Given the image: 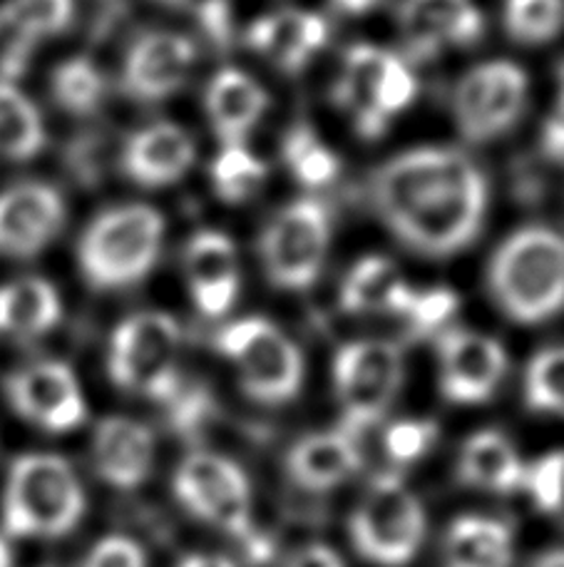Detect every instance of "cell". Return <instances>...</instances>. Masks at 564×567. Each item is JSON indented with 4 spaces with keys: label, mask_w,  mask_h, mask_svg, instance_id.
<instances>
[{
    "label": "cell",
    "mask_w": 564,
    "mask_h": 567,
    "mask_svg": "<svg viewBox=\"0 0 564 567\" xmlns=\"http://www.w3.org/2000/svg\"><path fill=\"white\" fill-rule=\"evenodd\" d=\"M542 145H545L547 155L564 162V113L555 110V115L547 120L545 130H542Z\"/></svg>",
    "instance_id": "41"
},
{
    "label": "cell",
    "mask_w": 564,
    "mask_h": 567,
    "mask_svg": "<svg viewBox=\"0 0 564 567\" xmlns=\"http://www.w3.org/2000/svg\"><path fill=\"white\" fill-rule=\"evenodd\" d=\"M525 399L535 411L564 413V347L540 351L530 361Z\"/></svg>",
    "instance_id": "34"
},
{
    "label": "cell",
    "mask_w": 564,
    "mask_h": 567,
    "mask_svg": "<svg viewBox=\"0 0 564 567\" xmlns=\"http://www.w3.org/2000/svg\"><path fill=\"white\" fill-rule=\"evenodd\" d=\"M456 311H458V299L452 291H448V289L416 291L412 289L410 299L400 317L408 321L412 333L426 337V333H432V331L446 327Z\"/></svg>",
    "instance_id": "35"
},
{
    "label": "cell",
    "mask_w": 564,
    "mask_h": 567,
    "mask_svg": "<svg viewBox=\"0 0 564 567\" xmlns=\"http://www.w3.org/2000/svg\"><path fill=\"white\" fill-rule=\"evenodd\" d=\"M505 28L518 43H550L564 28V0H505Z\"/></svg>",
    "instance_id": "33"
},
{
    "label": "cell",
    "mask_w": 564,
    "mask_h": 567,
    "mask_svg": "<svg viewBox=\"0 0 564 567\" xmlns=\"http://www.w3.org/2000/svg\"><path fill=\"white\" fill-rule=\"evenodd\" d=\"M338 10H344L348 16H364L368 10H374L378 0H334Z\"/></svg>",
    "instance_id": "43"
},
{
    "label": "cell",
    "mask_w": 564,
    "mask_h": 567,
    "mask_svg": "<svg viewBox=\"0 0 564 567\" xmlns=\"http://www.w3.org/2000/svg\"><path fill=\"white\" fill-rule=\"evenodd\" d=\"M281 157H284L296 182L309 189L328 187L341 169L336 152L309 125H296L289 130L284 142H281Z\"/></svg>",
    "instance_id": "31"
},
{
    "label": "cell",
    "mask_w": 564,
    "mask_h": 567,
    "mask_svg": "<svg viewBox=\"0 0 564 567\" xmlns=\"http://www.w3.org/2000/svg\"><path fill=\"white\" fill-rule=\"evenodd\" d=\"M0 567H13V553L3 538H0Z\"/></svg>",
    "instance_id": "45"
},
{
    "label": "cell",
    "mask_w": 564,
    "mask_h": 567,
    "mask_svg": "<svg viewBox=\"0 0 564 567\" xmlns=\"http://www.w3.org/2000/svg\"><path fill=\"white\" fill-rule=\"evenodd\" d=\"M207 117L224 145H244L251 130L269 107V95L254 78L237 68H224L207 87Z\"/></svg>",
    "instance_id": "22"
},
{
    "label": "cell",
    "mask_w": 564,
    "mask_h": 567,
    "mask_svg": "<svg viewBox=\"0 0 564 567\" xmlns=\"http://www.w3.org/2000/svg\"><path fill=\"white\" fill-rule=\"evenodd\" d=\"M217 349L231 361L249 399L281 406L296 399L304 383V357L276 323L249 317L219 331Z\"/></svg>",
    "instance_id": "7"
},
{
    "label": "cell",
    "mask_w": 564,
    "mask_h": 567,
    "mask_svg": "<svg viewBox=\"0 0 564 567\" xmlns=\"http://www.w3.org/2000/svg\"><path fill=\"white\" fill-rule=\"evenodd\" d=\"M50 95L60 110L87 117L100 110L107 95V78L95 60L85 55L63 60L50 78Z\"/></svg>",
    "instance_id": "30"
},
{
    "label": "cell",
    "mask_w": 564,
    "mask_h": 567,
    "mask_svg": "<svg viewBox=\"0 0 564 567\" xmlns=\"http://www.w3.org/2000/svg\"><path fill=\"white\" fill-rule=\"evenodd\" d=\"M442 396L460 406L485 403L508 371V353L485 333L450 329L438 339Z\"/></svg>",
    "instance_id": "14"
},
{
    "label": "cell",
    "mask_w": 564,
    "mask_h": 567,
    "mask_svg": "<svg viewBox=\"0 0 564 567\" xmlns=\"http://www.w3.org/2000/svg\"><path fill=\"white\" fill-rule=\"evenodd\" d=\"M328 40V25L318 13L284 8L261 16L249 25L247 43L281 73H301Z\"/></svg>",
    "instance_id": "19"
},
{
    "label": "cell",
    "mask_w": 564,
    "mask_h": 567,
    "mask_svg": "<svg viewBox=\"0 0 564 567\" xmlns=\"http://www.w3.org/2000/svg\"><path fill=\"white\" fill-rule=\"evenodd\" d=\"M267 165L247 145H224L211 162V185L227 205H241L264 187Z\"/></svg>",
    "instance_id": "32"
},
{
    "label": "cell",
    "mask_w": 564,
    "mask_h": 567,
    "mask_svg": "<svg viewBox=\"0 0 564 567\" xmlns=\"http://www.w3.org/2000/svg\"><path fill=\"white\" fill-rule=\"evenodd\" d=\"M65 225V199L45 182H20L0 192V257H38Z\"/></svg>",
    "instance_id": "16"
},
{
    "label": "cell",
    "mask_w": 564,
    "mask_h": 567,
    "mask_svg": "<svg viewBox=\"0 0 564 567\" xmlns=\"http://www.w3.org/2000/svg\"><path fill=\"white\" fill-rule=\"evenodd\" d=\"M85 515V491L73 465L55 453H25L6 478L0 520L13 538H63Z\"/></svg>",
    "instance_id": "3"
},
{
    "label": "cell",
    "mask_w": 564,
    "mask_h": 567,
    "mask_svg": "<svg viewBox=\"0 0 564 567\" xmlns=\"http://www.w3.org/2000/svg\"><path fill=\"white\" fill-rule=\"evenodd\" d=\"M165 219L147 205H123L97 215L77 245V265L97 291L135 287L155 269Z\"/></svg>",
    "instance_id": "4"
},
{
    "label": "cell",
    "mask_w": 564,
    "mask_h": 567,
    "mask_svg": "<svg viewBox=\"0 0 564 567\" xmlns=\"http://www.w3.org/2000/svg\"><path fill=\"white\" fill-rule=\"evenodd\" d=\"M197 63V45L182 33L153 30L129 45L123 87L137 103L153 105L177 95Z\"/></svg>",
    "instance_id": "15"
},
{
    "label": "cell",
    "mask_w": 564,
    "mask_h": 567,
    "mask_svg": "<svg viewBox=\"0 0 564 567\" xmlns=\"http://www.w3.org/2000/svg\"><path fill=\"white\" fill-rule=\"evenodd\" d=\"M557 518L564 523V451H562V485H560V503H557Z\"/></svg>",
    "instance_id": "47"
},
{
    "label": "cell",
    "mask_w": 564,
    "mask_h": 567,
    "mask_svg": "<svg viewBox=\"0 0 564 567\" xmlns=\"http://www.w3.org/2000/svg\"><path fill=\"white\" fill-rule=\"evenodd\" d=\"M374 205L403 245L426 257H450L478 237L488 185L462 152L422 147L376 172Z\"/></svg>",
    "instance_id": "1"
},
{
    "label": "cell",
    "mask_w": 564,
    "mask_h": 567,
    "mask_svg": "<svg viewBox=\"0 0 564 567\" xmlns=\"http://www.w3.org/2000/svg\"><path fill=\"white\" fill-rule=\"evenodd\" d=\"M175 493L199 520L234 538L251 535V491L244 471L219 453L197 451L177 465Z\"/></svg>",
    "instance_id": "11"
},
{
    "label": "cell",
    "mask_w": 564,
    "mask_h": 567,
    "mask_svg": "<svg viewBox=\"0 0 564 567\" xmlns=\"http://www.w3.org/2000/svg\"><path fill=\"white\" fill-rule=\"evenodd\" d=\"M438 439V425L432 421H396L386 431V453L390 461L408 465L422 458Z\"/></svg>",
    "instance_id": "36"
},
{
    "label": "cell",
    "mask_w": 564,
    "mask_h": 567,
    "mask_svg": "<svg viewBox=\"0 0 564 567\" xmlns=\"http://www.w3.org/2000/svg\"><path fill=\"white\" fill-rule=\"evenodd\" d=\"M398 25L410 55L430 60L448 48L478 43L485 20L476 0H403Z\"/></svg>",
    "instance_id": "17"
},
{
    "label": "cell",
    "mask_w": 564,
    "mask_h": 567,
    "mask_svg": "<svg viewBox=\"0 0 564 567\" xmlns=\"http://www.w3.org/2000/svg\"><path fill=\"white\" fill-rule=\"evenodd\" d=\"M6 396L20 419L45 433H70L85 421V396L63 361H35L6 379Z\"/></svg>",
    "instance_id": "13"
},
{
    "label": "cell",
    "mask_w": 564,
    "mask_h": 567,
    "mask_svg": "<svg viewBox=\"0 0 564 567\" xmlns=\"http://www.w3.org/2000/svg\"><path fill=\"white\" fill-rule=\"evenodd\" d=\"M331 241L328 212L316 199H296L276 212L259 239L261 267L284 291H304L324 267Z\"/></svg>",
    "instance_id": "10"
},
{
    "label": "cell",
    "mask_w": 564,
    "mask_h": 567,
    "mask_svg": "<svg viewBox=\"0 0 564 567\" xmlns=\"http://www.w3.org/2000/svg\"><path fill=\"white\" fill-rule=\"evenodd\" d=\"M177 567H237L234 560L224 558V555H211V553H195L187 555L177 563Z\"/></svg>",
    "instance_id": "42"
},
{
    "label": "cell",
    "mask_w": 564,
    "mask_h": 567,
    "mask_svg": "<svg viewBox=\"0 0 564 567\" xmlns=\"http://www.w3.org/2000/svg\"><path fill=\"white\" fill-rule=\"evenodd\" d=\"M45 145V127L33 100L10 80H0V157L10 162L33 159Z\"/></svg>",
    "instance_id": "28"
},
{
    "label": "cell",
    "mask_w": 564,
    "mask_h": 567,
    "mask_svg": "<svg viewBox=\"0 0 564 567\" xmlns=\"http://www.w3.org/2000/svg\"><path fill=\"white\" fill-rule=\"evenodd\" d=\"M512 533L505 523L466 515L450 525L446 567H510Z\"/></svg>",
    "instance_id": "27"
},
{
    "label": "cell",
    "mask_w": 564,
    "mask_h": 567,
    "mask_svg": "<svg viewBox=\"0 0 564 567\" xmlns=\"http://www.w3.org/2000/svg\"><path fill=\"white\" fill-rule=\"evenodd\" d=\"M418 95V80L406 60L378 45L358 43L344 55L336 80V105L354 120L361 137H380Z\"/></svg>",
    "instance_id": "5"
},
{
    "label": "cell",
    "mask_w": 564,
    "mask_h": 567,
    "mask_svg": "<svg viewBox=\"0 0 564 567\" xmlns=\"http://www.w3.org/2000/svg\"><path fill=\"white\" fill-rule=\"evenodd\" d=\"M412 287L386 257L358 259L341 284L338 303L348 313H403Z\"/></svg>",
    "instance_id": "26"
},
{
    "label": "cell",
    "mask_w": 564,
    "mask_h": 567,
    "mask_svg": "<svg viewBox=\"0 0 564 567\" xmlns=\"http://www.w3.org/2000/svg\"><path fill=\"white\" fill-rule=\"evenodd\" d=\"M185 277L199 313L221 319L241 289V267L234 241L215 229L197 231L185 249Z\"/></svg>",
    "instance_id": "18"
},
{
    "label": "cell",
    "mask_w": 564,
    "mask_h": 567,
    "mask_svg": "<svg viewBox=\"0 0 564 567\" xmlns=\"http://www.w3.org/2000/svg\"><path fill=\"white\" fill-rule=\"evenodd\" d=\"M75 18V0H8L0 8V30L30 48L38 40L65 33Z\"/></svg>",
    "instance_id": "29"
},
{
    "label": "cell",
    "mask_w": 564,
    "mask_h": 567,
    "mask_svg": "<svg viewBox=\"0 0 564 567\" xmlns=\"http://www.w3.org/2000/svg\"><path fill=\"white\" fill-rule=\"evenodd\" d=\"M361 451L354 433L344 429L301 439L286 458L289 478L299 488L324 493L358 471Z\"/></svg>",
    "instance_id": "23"
},
{
    "label": "cell",
    "mask_w": 564,
    "mask_h": 567,
    "mask_svg": "<svg viewBox=\"0 0 564 567\" xmlns=\"http://www.w3.org/2000/svg\"><path fill=\"white\" fill-rule=\"evenodd\" d=\"M175 10H185L217 45H227L231 40V10L229 0H157Z\"/></svg>",
    "instance_id": "38"
},
{
    "label": "cell",
    "mask_w": 564,
    "mask_h": 567,
    "mask_svg": "<svg viewBox=\"0 0 564 567\" xmlns=\"http://www.w3.org/2000/svg\"><path fill=\"white\" fill-rule=\"evenodd\" d=\"M83 567H147V555L133 538L107 535L85 555Z\"/></svg>",
    "instance_id": "39"
},
{
    "label": "cell",
    "mask_w": 564,
    "mask_h": 567,
    "mask_svg": "<svg viewBox=\"0 0 564 567\" xmlns=\"http://www.w3.org/2000/svg\"><path fill=\"white\" fill-rule=\"evenodd\" d=\"M488 287L518 323H542L564 309V237L547 227L510 235L490 259Z\"/></svg>",
    "instance_id": "2"
},
{
    "label": "cell",
    "mask_w": 564,
    "mask_h": 567,
    "mask_svg": "<svg viewBox=\"0 0 564 567\" xmlns=\"http://www.w3.org/2000/svg\"><path fill=\"white\" fill-rule=\"evenodd\" d=\"M197 159V145L175 123H155L137 130L123 145L125 175L139 187H169L182 179Z\"/></svg>",
    "instance_id": "20"
},
{
    "label": "cell",
    "mask_w": 564,
    "mask_h": 567,
    "mask_svg": "<svg viewBox=\"0 0 564 567\" xmlns=\"http://www.w3.org/2000/svg\"><path fill=\"white\" fill-rule=\"evenodd\" d=\"M426 538V511L398 475H378L351 515V540L361 558L403 567Z\"/></svg>",
    "instance_id": "8"
},
{
    "label": "cell",
    "mask_w": 564,
    "mask_h": 567,
    "mask_svg": "<svg viewBox=\"0 0 564 567\" xmlns=\"http://www.w3.org/2000/svg\"><path fill=\"white\" fill-rule=\"evenodd\" d=\"M182 329L163 311H137L109 339L107 369L123 391L167 401L179 386Z\"/></svg>",
    "instance_id": "6"
},
{
    "label": "cell",
    "mask_w": 564,
    "mask_h": 567,
    "mask_svg": "<svg viewBox=\"0 0 564 567\" xmlns=\"http://www.w3.org/2000/svg\"><path fill=\"white\" fill-rule=\"evenodd\" d=\"M557 110L564 113V60L557 70Z\"/></svg>",
    "instance_id": "46"
},
{
    "label": "cell",
    "mask_w": 564,
    "mask_h": 567,
    "mask_svg": "<svg viewBox=\"0 0 564 567\" xmlns=\"http://www.w3.org/2000/svg\"><path fill=\"white\" fill-rule=\"evenodd\" d=\"M63 317L58 289L48 279L25 277L0 287V333L10 339H40Z\"/></svg>",
    "instance_id": "24"
},
{
    "label": "cell",
    "mask_w": 564,
    "mask_h": 567,
    "mask_svg": "<svg viewBox=\"0 0 564 567\" xmlns=\"http://www.w3.org/2000/svg\"><path fill=\"white\" fill-rule=\"evenodd\" d=\"M403 383V353L393 341H351L334 359V386L341 429L354 433L378 423L396 401Z\"/></svg>",
    "instance_id": "9"
},
{
    "label": "cell",
    "mask_w": 564,
    "mask_h": 567,
    "mask_svg": "<svg viewBox=\"0 0 564 567\" xmlns=\"http://www.w3.org/2000/svg\"><path fill=\"white\" fill-rule=\"evenodd\" d=\"M155 465V435L145 423L109 416L93 433V468L117 491H135Z\"/></svg>",
    "instance_id": "21"
},
{
    "label": "cell",
    "mask_w": 564,
    "mask_h": 567,
    "mask_svg": "<svg viewBox=\"0 0 564 567\" xmlns=\"http://www.w3.org/2000/svg\"><path fill=\"white\" fill-rule=\"evenodd\" d=\"M525 465L505 435L480 431L462 443L458 475L466 485L490 493H512L525 488Z\"/></svg>",
    "instance_id": "25"
},
{
    "label": "cell",
    "mask_w": 564,
    "mask_h": 567,
    "mask_svg": "<svg viewBox=\"0 0 564 567\" xmlns=\"http://www.w3.org/2000/svg\"><path fill=\"white\" fill-rule=\"evenodd\" d=\"M528 100V75L510 60L480 63L456 85L452 115L460 135L470 142H488L518 123Z\"/></svg>",
    "instance_id": "12"
},
{
    "label": "cell",
    "mask_w": 564,
    "mask_h": 567,
    "mask_svg": "<svg viewBox=\"0 0 564 567\" xmlns=\"http://www.w3.org/2000/svg\"><path fill=\"white\" fill-rule=\"evenodd\" d=\"M562 485V451L550 453L525 471V488L542 513L555 515Z\"/></svg>",
    "instance_id": "37"
},
{
    "label": "cell",
    "mask_w": 564,
    "mask_h": 567,
    "mask_svg": "<svg viewBox=\"0 0 564 567\" xmlns=\"http://www.w3.org/2000/svg\"><path fill=\"white\" fill-rule=\"evenodd\" d=\"M532 567H564V550H550L532 563Z\"/></svg>",
    "instance_id": "44"
},
{
    "label": "cell",
    "mask_w": 564,
    "mask_h": 567,
    "mask_svg": "<svg viewBox=\"0 0 564 567\" xmlns=\"http://www.w3.org/2000/svg\"><path fill=\"white\" fill-rule=\"evenodd\" d=\"M289 567H344V563L328 545H306L291 558Z\"/></svg>",
    "instance_id": "40"
}]
</instances>
